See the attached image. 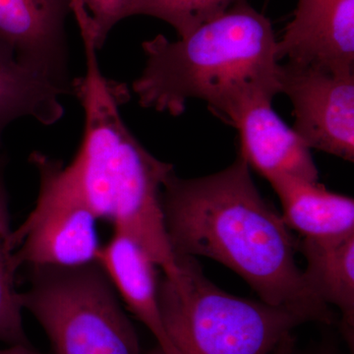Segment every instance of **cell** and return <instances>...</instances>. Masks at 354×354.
Returning <instances> with one entry per match:
<instances>
[{
    "label": "cell",
    "mask_w": 354,
    "mask_h": 354,
    "mask_svg": "<svg viewBox=\"0 0 354 354\" xmlns=\"http://www.w3.org/2000/svg\"><path fill=\"white\" fill-rule=\"evenodd\" d=\"M97 264L127 308L157 339V348L148 354H177L160 311L158 267L145 249L129 235L114 230L111 241L102 246Z\"/></svg>",
    "instance_id": "cell-11"
},
{
    "label": "cell",
    "mask_w": 354,
    "mask_h": 354,
    "mask_svg": "<svg viewBox=\"0 0 354 354\" xmlns=\"http://www.w3.org/2000/svg\"><path fill=\"white\" fill-rule=\"evenodd\" d=\"M281 201V218L304 239H329L354 234V201L319 181L283 176L269 181Z\"/></svg>",
    "instance_id": "cell-12"
},
{
    "label": "cell",
    "mask_w": 354,
    "mask_h": 354,
    "mask_svg": "<svg viewBox=\"0 0 354 354\" xmlns=\"http://www.w3.org/2000/svg\"><path fill=\"white\" fill-rule=\"evenodd\" d=\"M234 127L239 130V155L268 181L283 176L319 181L311 149L281 120L271 102L253 104Z\"/></svg>",
    "instance_id": "cell-10"
},
{
    "label": "cell",
    "mask_w": 354,
    "mask_h": 354,
    "mask_svg": "<svg viewBox=\"0 0 354 354\" xmlns=\"http://www.w3.org/2000/svg\"><path fill=\"white\" fill-rule=\"evenodd\" d=\"M30 162L38 171L39 192L32 213L13 230L16 268L97 263L102 248L99 218L77 189L66 165L38 151L32 153Z\"/></svg>",
    "instance_id": "cell-6"
},
{
    "label": "cell",
    "mask_w": 354,
    "mask_h": 354,
    "mask_svg": "<svg viewBox=\"0 0 354 354\" xmlns=\"http://www.w3.org/2000/svg\"><path fill=\"white\" fill-rule=\"evenodd\" d=\"M140 2L141 0H69V6L79 31L91 35L97 50H101L116 24L136 15Z\"/></svg>",
    "instance_id": "cell-17"
},
{
    "label": "cell",
    "mask_w": 354,
    "mask_h": 354,
    "mask_svg": "<svg viewBox=\"0 0 354 354\" xmlns=\"http://www.w3.org/2000/svg\"><path fill=\"white\" fill-rule=\"evenodd\" d=\"M281 94L290 100L293 130L310 149L354 160V71L279 64Z\"/></svg>",
    "instance_id": "cell-7"
},
{
    "label": "cell",
    "mask_w": 354,
    "mask_h": 354,
    "mask_svg": "<svg viewBox=\"0 0 354 354\" xmlns=\"http://www.w3.org/2000/svg\"><path fill=\"white\" fill-rule=\"evenodd\" d=\"M162 208L174 255L211 258L236 272L261 301L307 322L332 324L334 314L309 290L295 261L298 242L258 190L239 155L223 171L185 179L171 172Z\"/></svg>",
    "instance_id": "cell-1"
},
{
    "label": "cell",
    "mask_w": 354,
    "mask_h": 354,
    "mask_svg": "<svg viewBox=\"0 0 354 354\" xmlns=\"http://www.w3.org/2000/svg\"><path fill=\"white\" fill-rule=\"evenodd\" d=\"M242 0H141L136 15L151 16L171 25L179 38L225 13Z\"/></svg>",
    "instance_id": "cell-16"
},
{
    "label": "cell",
    "mask_w": 354,
    "mask_h": 354,
    "mask_svg": "<svg viewBox=\"0 0 354 354\" xmlns=\"http://www.w3.org/2000/svg\"><path fill=\"white\" fill-rule=\"evenodd\" d=\"M271 21L242 0L177 41L142 44L146 64L132 84L142 108L181 115L191 99L234 125L247 109L281 94Z\"/></svg>",
    "instance_id": "cell-2"
},
{
    "label": "cell",
    "mask_w": 354,
    "mask_h": 354,
    "mask_svg": "<svg viewBox=\"0 0 354 354\" xmlns=\"http://www.w3.org/2000/svg\"><path fill=\"white\" fill-rule=\"evenodd\" d=\"M297 250L306 259L305 283L319 300L337 307L349 344L354 327V234L329 239H304Z\"/></svg>",
    "instance_id": "cell-14"
},
{
    "label": "cell",
    "mask_w": 354,
    "mask_h": 354,
    "mask_svg": "<svg viewBox=\"0 0 354 354\" xmlns=\"http://www.w3.org/2000/svg\"><path fill=\"white\" fill-rule=\"evenodd\" d=\"M86 72L72 81L85 127L80 148L66 165L72 180L99 220L138 242L169 281L179 268L165 227L162 192L174 165L162 162L130 131L120 108L130 97L125 84L102 74L97 46L81 36Z\"/></svg>",
    "instance_id": "cell-3"
},
{
    "label": "cell",
    "mask_w": 354,
    "mask_h": 354,
    "mask_svg": "<svg viewBox=\"0 0 354 354\" xmlns=\"http://www.w3.org/2000/svg\"><path fill=\"white\" fill-rule=\"evenodd\" d=\"M6 156L0 153V342L10 346H29L23 327L20 293L15 288L18 269L14 263L15 247L6 184Z\"/></svg>",
    "instance_id": "cell-15"
},
{
    "label": "cell",
    "mask_w": 354,
    "mask_h": 354,
    "mask_svg": "<svg viewBox=\"0 0 354 354\" xmlns=\"http://www.w3.org/2000/svg\"><path fill=\"white\" fill-rule=\"evenodd\" d=\"M318 354H334V353H330V351H322V353H320Z\"/></svg>",
    "instance_id": "cell-20"
},
{
    "label": "cell",
    "mask_w": 354,
    "mask_h": 354,
    "mask_svg": "<svg viewBox=\"0 0 354 354\" xmlns=\"http://www.w3.org/2000/svg\"><path fill=\"white\" fill-rule=\"evenodd\" d=\"M279 62L354 69V0H298L277 43Z\"/></svg>",
    "instance_id": "cell-9"
},
{
    "label": "cell",
    "mask_w": 354,
    "mask_h": 354,
    "mask_svg": "<svg viewBox=\"0 0 354 354\" xmlns=\"http://www.w3.org/2000/svg\"><path fill=\"white\" fill-rule=\"evenodd\" d=\"M178 281L158 286L165 330L177 354H274L306 321L281 307L225 292L196 258L176 256Z\"/></svg>",
    "instance_id": "cell-4"
},
{
    "label": "cell",
    "mask_w": 354,
    "mask_h": 354,
    "mask_svg": "<svg viewBox=\"0 0 354 354\" xmlns=\"http://www.w3.org/2000/svg\"><path fill=\"white\" fill-rule=\"evenodd\" d=\"M69 11V0H0V43L21 64L71 87L65 32Z\"/></svg>",
    "instance_id": "cell-8"
},
{
    "label": "cell",
    "mask_w": 354,
    "mask_h": 354,
    "mask_svg": "<svg viewBox=\"0 0 354 354\" xmlns=\"http://www.w3.org/2000/svg\"><path fill=\"white\" fill-rule=\"evenodd\" d=\"M67 95H72L70 86L21 64L0 43V145L4 130L14 120L32 118L53 125L62 120V100Z\"/></svg>",
    "instance_id": "cell-13"
},
{
    "label": "cell",
    "mask_w": 354,
    "mask_h": 354,
    "mask_svg": "<svg viewBox=\"0 0 354 354\" xmlns=\"http://www.w3.org/2000/svg\"><path fill=\"white\" fill-rule=\"evenodd\" d=\"M274 354H297L295 353V337H292V335H288L283 339Z\"/></svg>",
    "instance_id": "cell-19"
},
{
    "label": "cell",
    "mask_w": 354,
    "mask_h": 354,
    "mask_svg": "<svg viewBox=\"0 0 354 354\" xmlns=\"http://www.w3.org/2000/svg\"><path fill=\"white\" fill-rule=\"evenodd\" d=\"M0 354H39L32 349L31 344H16L6 349H0Z\"/></svg>",
    "instance_id": "cell-18"
},
{
    "label": "cell",
    "mask_w": 354,
    "mask_h": 354,
    "mask_svg": "<svg viewBox=\"0 0 354 354\" xmlns=\"http://www.w3.org/2000/svg\"><path fill=\"white\" fill-rule=\"evenodd\" d=\"M28 268L30 286L20 293L21 304L46 330L55 354H140L134 327L97 262Z\"/></svg>",
    "instance_id": "cell-5"
}]
</instances>
